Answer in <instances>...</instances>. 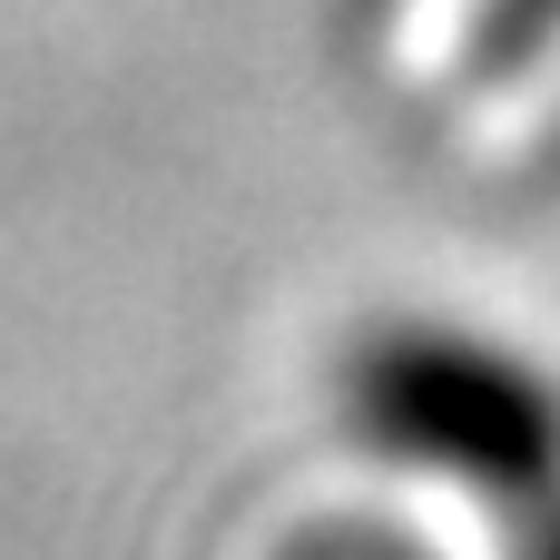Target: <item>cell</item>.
Listing matches in <instances>:
<instances>
[{
    "instance_id": "cell-1",
    "label": "cell",
    "mask_w": 560,
    "mask_h": 560,
    "mask_svg": "<svg viewBox=\"0 0 560 560\" xmlns=\"http://www.w3.org/2000/svg\"><path fill=\"white\" fill-rule=\"evenodd\" d=\"M374 413L404 423L413 443H433V453L492 472V482H541V472H551V404H541L522 374L482 364V354H453V345L394 354V364L374 374Z\"/></svg>"
}]
</instances>
